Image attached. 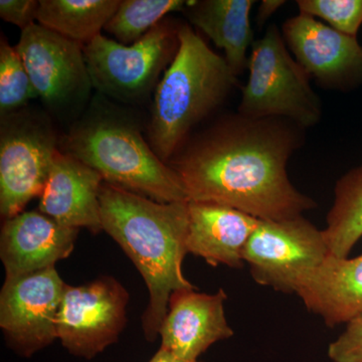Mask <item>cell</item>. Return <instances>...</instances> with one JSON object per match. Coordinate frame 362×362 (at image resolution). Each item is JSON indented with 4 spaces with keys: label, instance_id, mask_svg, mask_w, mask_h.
Instances as JSON below:
<instances>
[{
    "label": "cell",
    "instance_id": "4",
    "mask_svg": "<svg viewBox=\"0 0 362 362\" xmlns=\"http://www.w3.org/2000/svg\"><path fill=\"white\" fill-rule=\"evenodd\" d=\"M63 148L95 169L105 182L158 202H188L173 169L122 119H86L66 136Z\"/></svg>",
    "mask_w": 362,
    "mask_h": 362
},
{
    "label": "cell",
    "instance_id": "25",
    "mask_svg": "<svg viewBox=\"0 0 362 362\" xmlns=\"http://www.w3.org/2000/svg\"><path fill=\"white\" fill-rule=\"evenodd\" d=\"M39 6L35 0H1L0 18L23 30L37 21Z\"/></svg>",
    "mask_w": 362,
    "mask_h": 362
},
{
    "label": "cell",
    "instance_id": "2",
    "mask_svg": "<svg viewBox=\"0 0 362 362\" xmlns=\"http://www.w3.org/2000/svg\"><path fill=\"white\" fill-rule=\"evenodd\" d=\"M100 209L103 230L122 247L148 288L142 327L146 339L154 341L173 293L195 288L182 272L188 202H158L104 181Z\"/></svg>",
    "mask_w": 362,
    "mask_h": 362
},
{
    "label": "cell",
    "instance_id": "15",
    "mask_svg": "<svg viewBox=\"0 0 362 362\" xmlns=\"http://www.w3.org/2000/svg\"><path fill=\"white\" fill-rule=\"evenodd\" d=\"M103 182L95 169L59 150L40 197V211L70 228L102 232L100 192Z\"/></svg>",
    "mask_w": 362,
    "mask_h": 362
},
{
    "label": "cell",
    "instance_id": "22",
    "mask_svg": "<svg viewBox=\"0 0 362 362\" xmlns=\"http://www.w3.org/2000/svg\"><path fill=\"white\" fill-rule=\"evenodd\" d=\"M32 80L16 47L6 37L0 42V116L23 110L30 100L37 98Z\"/></svg>",
    "mask_w": 362,
    "mask_h": 362
},
{
    "label": "cell",
    "instance_id": "20",
    "mask_svg": "<svg viewBox=\"0 0 362 362\" xmlns=\"http://www.w3.org/2000/svg\"><path fill=\"white\" fill-rule=\"evenodd\" d=\"M330 255L347 258L362 238V165L337 180L322 230Z\"/></svg>",
    "mask_w": 362,
    "mask_h": 362
},
{
    "label": "cell",
    "instance_id": "26",
    "mask_svg": "<svg viewBox=\"0 0 362 362\" xmlns=\"http://www.w3.org/2000/svg\"><path fill=\"white\" fill-rule=\"evenodd\" d=\"M283 0H263L259 4L257 23L259 26L263 25L281 6H284Z\"/></svg>",
    "mask_w": 362,
    "mask_h": 362
},
{
    "label": "cell",
    "instance_id": "27",
    "mask_svg": "<svg viewBox=\"0 0 362 362\" xmlns=\"http://www.w3.org/2000/svg\"><path fill=\"white\" fill-rule=\"evenodd\" d=\"M149 362H199V361H188L181 359L180 357L173 356V354L168 352V350L159 349L156 352V356L150 359Z\"/></svg>",
    "mask_w": 362,
    "mask_h": 362
},
{
    "label": "cell",
    "instance_id": "21",
    "mask_svg": "<svg viewBox=\"0 0 362 362\" xmlns=\"http://www.w3.org/2000/svg\"><path fill=\"white\" fill-rule=\"evenodd\" d=\"M187 4L185 0H122L104 30L120 44L132 45L168 13L185 11Z\"/></svg>",
    "mask_w": 362,
    "mask_h": 362
},
{
    "label": "cell",
    "instance_id": "19",
    "mask_svg": "<svg viewBox=\"0 0 362 362\" xmlns=\"http://www.w3.org/2000/svg\"><path fill=\"white\" fill-rule=\"evenodd\" d=\"M120 0H40L39 25L87 45L101 35Z\"/></svg>",
    "mask_w": 362,
    "mask_h": 362
},
{
    "label": "cell",
    "instance_id": "23",
    "mask_svg": "<svg viewBox=\"0 0 362 362\" xmlns=\"http://www.w3.org/2000/svg\"><path fill=\"white\" fill-rule=\"evenodd\" d=\"M296 4L300 13L357 37L362 25V0H297Z\"/></svg>",
    "mask_w": 362,
    "mask_h": 362
},
{
    "label": "cell",
    "instance_id": "11",
    "mask_svg": "<svg viewBox=\"0 0 362 362\" xmlns=\"http://www.w3.org/2000/svg\"><path fill=\"white\" fill-rule=\"evenodd\" d=\"M37 97L54 110L85 101L93 87L84 45L33 23L16 47Z\"/></svg>",
    "mask_w": 362,
    "mask_h": 362
},
{
    "label": "cell",
    "instance_id": "7",
    "mask_svg": "<svg viewBox=\"0 0 362 362\" xmlns=\"http://www.w3.org/2000/svg\"><path fill=\"white\" fill-rule=\"evenodd\" d=\"M58 151L56 131L42 113L23 109L1 117L0 214L4 221L40 197Z\"/></svg>",
    "mask_w": 362,
    "mask_h": 362
},
{
    "label": "cell",
    "instance_id": "3",
    "mask_svg": "<svg viewBox=\"0 0 362 362\" xmlns=\"http://www.w3.org/2000/svg\"><path fill=\"white\" fill-rule=\"evenodd\" d=\"M180 47L157 84L148 143L168 163L192 131L220 108L237 87L238 76L187 23H180Z\"/></svg>",
    "mask_w": 362,
    "mask_h": 362
},
{
    "label": "cell",
    "instance_id": "1",
    "mask_svg": "<svg viewBox=\"0 0 362 362\" xmlns=\"http://www.w3.org/2000/svg\"><path fill=\"white\" fill-rule=\"evenodd\" d=\"M304 131L286 119L232 114L190 137L168 164L188 202L233 207L261 221L295 218L317 206L288 175Z\"/></svg>",
    "mask_w": 362,
    "mask_h": 362
},
{
    "label": "cell",
    "instance_id": "13",
    "mask_svg": "<svg viewBox=\"0 0 362 362\" xmlns=\"http://www.w3.org/2000/svg\"><path fill=\"white\" fill-rule=\"evenodd\" d=\"M194 290L173 293L159 331L160 349L188 361H199L197 358L214 343L233 335L226 318L225 290L218 289L214 294Z\"/></svg>",
    "mask_w": 362,
    "mask_h": 362
},
{
    "label": "cell",
    "instance_id": "10",
    "mask_svg": "<svg viewBox=\"0 0 362 362\" xmlns=\"http://www.w3.org/2000/svg\"><path fill=\"white\" fill-rule=\"evenodd\" d=\"M66 286L54 267L6 279L0 293V328L18 354L32 356L58 339Z\"/></svg>",
    "mask_w": 362,
    "mask_h": 362
},
{
    "label": "cell",
    "instance_id": "24",
    "mask_svg": "<svg viewBox=\"0 0 362 362\" xmlns=\"http://www.w3.org/2000/svg\"><path fill=\"white\" fill-rule=\"evenodd\" d=\"M346 324L344 332L328 347V356L333 362H362V313Z\"/></svg>",
    "mask_w": 362,
    "mask_h": 362
},
{
    "label": "cell",
    "instance_id": "5",
    "mask_svg": "<svg viewBox=\"0 0 362 362\" xmlns=\"http://www.w3.org/2000/svg\"><path fill=\"white\" fill-rule=\"evenodd\" d=\"M238 113L254 119L280 118L307 129L320 122L322 105L310 77L288 49L282 32L271 25L255 40Z\"/></svg>",
    "mask_w": 362,
    "mask_h": 362
},
{
    "label": "cell",
    "instance_id": "16",
    "mask_svg": "<svg viewBox=\"0 0 362 362\" xmlns=\"http://www.w3.org/2000/svg\"><path fill=\"white\" fill-rule=\"evenodd\" d=\"M259 221L233 207L188 202L187 251L213 267L242 268L243 252Z\"/></svg>",
    "mask_w": 362,
    "mask_h": 362
},
{
    "label": "cell",
    "instance_id": "14",
    "mask_svg": "<svg viewBox=\"0 0 362 362\" xmlns=\"http://www.w3.org/2000/svg\"><path fill=\"white\" fill-rule=\"evenodd\" d=\"M78 228H70L40 211H25L4 221L0 258L6 279L54 267L75 247Z\"/></svg>",
    "mask_w": 362,
    "mask_h": 362
},
{
    "label": "cell",
    "instance_id": "8",
    "mask_svg": "<svg viewBox=\"0 0 362 362\" xmlns=\"http://www.w3.org/2000/svg\"><path fill=\"white\" fill-rule=\"evenodd\" d=\"M322 230L303 216L259 221L243 259L259 285L297 294L306 279L329 255Z\"/></svg>",
    "mask_w": 362,
    "mask_h": 362
},
{
    "label": "cell",
    "instance_id": "17",
    "mask_svg": "<svg viewBox=\"0 0 362 362\" xmlns=\"http://www.w3.org/2000/svg\"><path fill=\"white\" fill-rule=\"evenodd\" d=\"M296 295L329 327L349 322L362 313V255L354 259L328 255Z\"/></svg>",
    "mask_w": 362,
    "mask_h": 362
},
{
    "label": "cell",
    "instance_id": "6",
    "mask_svg": "<svg viewBox=\"0 0 362 362\" xmlns=\"http://www.w3.org/2000/svg\"><path fill=\"white\" fill-rule=\"evenodd\" d=\"M180 28V23L163 20L129 45L98 35L84 45L93 87L119 101L135 102L146 97L175 59Z\"/></svg>",
    "mask_w": 362,
    "mask_h": 362
},
{
    "label": "cell",
    "instance_id": "12",
    "mask_svg": "<svg viewBox=\"0 0 362 362\" xmlns=\"http://www.w3.org/2000/svg\"><path fill=\"white\" fill-rule=\"evenodd\" d=\"M288 49L310 78L325 89L349 90L362 84V45L308 14L283 23Z\"/></svg>",
    "mask_w": 362,
    "mask_h": 362
},
{
    "label": "cell",
    "instance_id": "18",
    "mask_svg": "<svg viewBox=\"0 0 362 362\" xmlns=\"http://www.w3.org/2000/svg\"><path fill=\"white\" fill-rule=\"evenodd\" d=\"M254 0H194L187 1L183 13L188 21L223 49L235 76L247 69L254 44L251 11Z\"/></svg>",
    "mask_w": 362,
    "mask_h": 362
},
{
    "label": "cell",
    "instance_id": "9",
    "mask_svg": "<svg viewBox=\"0 0 362 362\" xmlns=\"http://www.w3.org/2000/svg\"><path fill=\"white\" fill-rule=\"evenodd\" d=\"M128 302L127 290L112 277L66 285L58 316V339L74 356L94 358L118 341L127 321Z\"/></svg>",
    "mask_w": 362,
    "mask_h": 362
}]
</instances>
